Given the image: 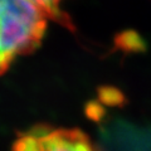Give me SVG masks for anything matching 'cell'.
I'll use <instances>...</instances> for the list:
<instances>
[{
	"label": "cell",
	"mask_w": 151,
	"mask_h": 151,
	"mask_svg": "<svg viewBox=\"0 0 151 151\" xmlns=\"http://www.w3.org/2000/svg\"><path fill=\"white\" fill-rule=\"evenodd\" d=\"M33 1L48 15V18L53 19V20L65 27H69V20L64 17V14L60 12L59 8V3L62 0H33Z\"/></svg>",
	"instance_id": "3957f363"
},
{
	"label": "cell",
	"mask_w": 151,
	"mask_h": 151,
	"mask_svg": "<svg viewBox=\"0 0 151 151\" xmlns=\"http://www.w3.org/2000/svg\"><path fill=\"white\" fill-rule=\"evenodd\" d=\"M13 151H98L83 131L35 126L22 132L13 144Z\"/></svg>",
	"instance_id": "7a4b0ae2"
},
{
	"label": "cell",
	"mask_w": 151,
	"mask_h": 151,
	"mask_svg": "<svg viewBox=\"0 0 151 151\" xmlns=\"http://www.w3.org/2000/svg\"><path fill=\"white\" fill-rule=\"evenodd\" d=\"M48 19L33 0H0V74L40 44Z\"/></svg>",
	"instance_id": "6da1fadb"
},
{
	"label": "cell",
	"mask_w": 151,
	"mask_h": 151,
	"mask_svg": "<svg viewBox=\"0 0 151 151\" xmlns=\"http://www.w3.org/2000/svg\"><path fill=\"white\" fill-rule=\"evenodd\" d=\"M98 151H100V150H98Z\"/></svg>",
	"instance_id": "277c9868"
}]
</instances>
